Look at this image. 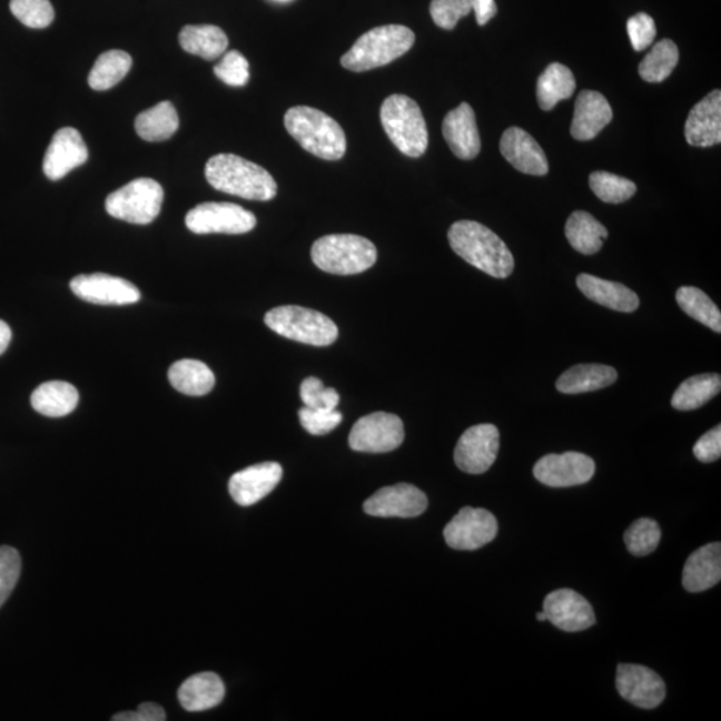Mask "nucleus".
Wrapping results in <instances>:
<instances>
[{"label":"nucleus","instance_id":"37998d69","mask_svg":"<svg viewBox=\"0 0 721 721\" xmlns=\"http://www.w3.org/2000/svg\"><path fill=\"white\" fill-rule=\"evenodd\" d=\"M20 571H22V560L16 547L0 546V608L18 584Z\"/></svg>","mask_w":721,"mask_h":721},{"label":"nucleus","instance_id":"e433bc0d","mask_svg":"<svg viewBox=\"0 0 721 721\" xmlns=\"http://www.w3.org/2000/svg\"><path fill=\"white\" fill-rule=\"evenodd\" d=\"M679 62L678 46L670 39L660 40L639 66L640 77L650 83L663 82Z\"/></svg>","mask_w":721,"mask_h":721},{"label":"nucleus","instance_id":"de8ad7c7","mask_svg":"<svg viewBox=\"0 0 721 721\" xmlns=\"http://www.w3.org/2000/svg\"><path fill=\"white\" fill-rule=\"evenodd\" d=\"M693 454L701 463H713L721 456V426L713 427L698 439Z\"/></svg>","mask_w":721,"mask_h":721},{"label":"nucleus","instance_id":"58836bf2","mask_svg":"<svg viewBox=\"0 0 721 721\" xmlns=\"http://www.w3.org/2000/svg\"><path fill=\"white\" fill-rule=\"evenodd\" d=\"M660 540V526L656 521L651 518L634 521L624 534L626 550L638 557L648 556L656 551Z\"/></svg>","mask_w":721,"mask_h":721},{"label":"nucleus","instance_id":"864d4df0","mask_svg":"<svg viewBox=\"0 0 721 721\" xmlns=\"http://www.w3.org/2000/svg\"><path fill=\"white\" fill-rule=\"evenodd\" d=\"M279 2H286V0H279Z\"/></svg>","mask_w":721,"mask_h":721},{"label":"nucleus","instance_id":"473e14b6","mask_svg":"<svg viewBox=\"0 0 721 721\" xmlns=\"http://www.w3.org/2000/svg\"><path fill=\"white\" fill-rule=\"evenodd\" d=\"M178 127L176 107L167 100L140 112L136 119L138 136L147 142H164L177 132Z\"/></svg>","mask_w":721,"mask_h":721},{"label":"nucleus","instance_id":"c9c22d12","mask_svg":"<svg viewBox=\"0 0 721 721\" xmlns=\"http://www.w3.org/2000/svg\"><path fill=\"white\" fill-rule=\"evenodd\" d=\"M680 309L688 316L710 327L713 332L721 333V313L717 304L703 290L693 286H683L676 292Z\"/></svg>","mask_w":721,"mask_h":721},{"label":"nucleus","instance_id":"6ab92c4d","mask_svg":"<svg viewBox=\"0 0 721 721\" xmlns=\"http://www.w3.org/2000/svg\"><path fill=\"white\" fill-rule=\"evenodd\" d=\"M283 466L263 463L233 474L229 481L230 496L238 505L250 506L270 494L283 478Z\"/></svg>","mask_w":721,"mask_h":721},{"label":"nucleus","instance_id":"0eeeda50","mask_svg":"<svg viewBox=\"0 0 721 721\" xmlns=\"http://www.w3.org/2000/svg\"><path fill=\"white\" fill-rule=\"evenodd\" d=\"M265 324L287 339L313 346H329L338 338L333 319L309 307L287 305L266 313Z\"/></svg>","mask_w":721,"mask_h":721},{"label":"nucleus","instance_id":"393cba45","mask_svg":"<svg viewBox=\"0 0 721 721\" xmlns=\"http://www.w3.org/2000/svg\"><path fill=\"white\" fill-rule=\"evenodd\" d=\"M577 287L587 299L612 310L632 313L638 309L640 299L638 294L623 284L601 279L591 274H580L576 279Z\"/></svg>","mask_w":721,"mask_h":721},{"label":"nucleus","instance_id":"ea45409f","mask_svg":"<svg viewBox=\"0 0 721 721\" xmlns=\"http://www.w3.org/2000/svg\"><path fill=\"white\" fill-rule=\"evenodd\" d=\"M10 10L19 22L30 29H46L56 18L50 0H11Z\"/></svg>","mask_w":721,"mask_h":721},{"label":"nucleus","instance_id":"dca6fc26","mask_svg":"<svg viewBox=\"0 0 721 721\" xmlns=\"http://www.w3.org/2000/svg\"><path fill=\"white\" fill-rule=\"evenodd\" d=\"M426 494L412 484L385 486L364 504V511L374 517L413 518L426 511Z\"/></svg>","mask_w":721,"mask_h":721},{"label":"nucleus","instance_id":"9b49d317","mask_svg":"<svg viewBox=\"0 0 721 721\" xmlns=\"http://www.w3.org/2000/svg\"><path fill=\"white\" fill-rule=\"evenodd\" d=\"M496 517L483 507L466 506L445 526L446 544L457 551H476L496 539Z\"/></svg>","mask_w":721,"mask_h":721},{"label":"nucleus","instance_id":"f03ea898","mask_svg":"<svg viewBox=\"0 0 721 721\" xmlns=\"http://www.w3.org/2000/svg\"><path fill=\"white\" fill-rule=\"evenodd\" d=\"M205 177L214 189L230 196L250 200H270L277 196V182L269 171L234 154L210 158Z\"/></svg>","mask_w":721,"mask_h":721},{"label":"nucleus","instance_id":"79ce46f5","mask_svg":"<svg viewBox=\"0 0 721 721\" xmlns=\"http://www.w3.org/2000/svg\"><path fill=\"white\" fill-rule=\"evenodd\" d=\"M214 73L224 83L233 87H243L249 82V62L239 51L226 52L220 62L214 67Z\"/></svg>","mask_w":721,"mask_h":721},{"label":"nucleus","instance_id":"423d86ee","mask_svg":"<svg viewBox=\"0 0 721 721\" xmlns=\"http://www.w3.org/2000/svg\"><path fill=\"white\" fill-rule=\"evenodd\" d=\"M379 116L387 137L404 156H424L429 144V134L417 102L409 97L394 93L381 106Z\"/></svg>","mask_w":721,"mask_h":721},{"label":"nucleus","instance_id":"72a5a7b5","mask_svg":"<svg viewBox=\"0 0 721 721\" xmlns=\"http://www.w3.org/2000/svg\"><path fill=\"white\" fill-rule=\"evenodd\" d=\"M721 389V377L717 373L699 374L681 383L673 393L672 406L681 412L699 409L717 397Z\"/></svg>","mask_w":721,"mask_h":721},{"label":"nucleus","instance_id":"4be33fe9","mask_svg":"<svg viewBox=\"0 0 721 721\" xmlns=\"http://www.w3.org/2000/svg\"><path fill=\"white\" fill-rule=\"evenodd\" d=\"M687 142L694 147H711L721 142V92L713 90L694 105L687 118Z\"/></svg>","mask_w":721,"mask_h":721},{"label":"nucleus","instance_id":"6e6552de","mask_svg":"<svg viewBox=\"0 0 721 721\" xmlns=\"http://www.w3.org/2000/svg\"><path fill=\"white\" fill-rule=\"evenodd\" d=\"M162 186L151 178H138L120 187L106 199V210L111 217L129 224L149 225L162 209Z\"/></svg>","mask_w":721,"mask_h":721},{"label":"nucleus","instance_id":"3c124183","mask_svg":"<svg viewBox=\"0 0 721 721\" xmlns=\"http://www.w3.org/2000/svg\"><path fill=\"white\" fill-rule=\"evenodd\" d=\"M12 333L10 326L0 319V356L7 350L10 345Z\"/></svg>","mask_w":721,"mask_h":721},{"label":"nucleus","instance_id":"5701e85b","mask_svg":"<svg viewBox=\"0 0 721 721\" xmlns=\"http://www.w3.org/2000/svg\"><path fill=\"white\" fill-rule=\"evenodd\" d=\"M612 107L603 93L584 90L574 103L571 134L577 140L596 138L601 130L611 124Z\"/></svg>","mask_w":721,"mask_h":721},{"label":"nucleus","instance_id":"a211bd4d","mask_svg":"<svg viewBox=\"0 0 721 721\" xmlns=\"http://www.w3.org/2000/svg\"><path fill=\"white\" fill-rule=\"evenodd\" d=\"M89 159V150L80 132L65 127L52 137L43 160V171L51 180H59Z\"/></svg>","mask_w":721,"mask_h":721},{"label":"nucleus","instance_id":"4c0bfd02","mask_svg":"<svg viewBox=\"0 0 721 721\" xmlns=\"http://www.w3.org/2000/svg\"><path fill=\"white\" fill-rule=\"evenodd\" d=\"M590 186L594 196L606 204H623L631 199L638 190L632 180L606 171L592 172Z\"/></svg>","mask_w":721,"mask_h":721},{"label":"nucleus","instance_id":"cd10ccee","mask_svg":"<svg viewBox=\"0 0 721 721\" xmlns=\"http://www.w3.org/2000/svg\"><path fill=\"white\" fill-rule=\"evenodd\" d=\"M79 403L77 387L65 381H49L31 394L33 411L46 417H65L76 411Z\"/></svg>","mask_w":721,"mask_h":721},{"label":"nucleus","instance_id":"bb28decb","mask_svg":"<svg viewBox=\"0 0 721 721\" xmlns=\"http://www.w3.org/2000/svg\"><path fill=\"white\" fill-rule=\"evenodd\" d=\"M618 372L612 366L600 364L576 365L557 379V391L564 394H581L604 389L616 383Z\"/></svg>","mask_w":721,"mask_h":721},{"label":"nucleus","instance_id":"c85d7f7f","mask_svg":"<svg viewBox=\"0 0 721 721\" xmlns=\"http://www.w3.org/2000/svg\"><path fill=\"white\" fill-rule=\"evenodd\" d=\"M179 45L186 52L206 60L223 57L229 39L223 29L213 24L185 26L179 32Z\"/></svg>","mask_w":721,"mask_h":721},{"label":"nucleus","instance_id":"a19ab883","mask_svg":"<svg viewBox=\"0 0 721 721\" xmlns=\"http://www.w3.org/2000/svg\"><path fill=\"white\" fill-rule=\"evenodd\" d=\"M300 399L310 409H337L339 394L333 387H325L317 377H307L299 387Z\"/></svg>","mask_w":721,"mask_h":721},{"label":"nucleus","instance_id":"2f4dec72","mask_svg":"<svg viewBox=\"0 0 721 721\" xmlns=\"http://www.w3.org/2000/svg\"><path fill=\"white\" fill-rule=\"evenodd\" d=\"M576 90V80L566 66L551 63L537 80V100L541 109L551 111L561 100L570 99Z\"/></svg>","mask_w":721,"mask_h":721},{"label":"nucleus","instance_id":"f8f14e48","mask_svg":"<svg viewBox=\"0 0 721 721\" xmlns=\"http://www.w3.org/2000/svg\"><path fill=\"white\" fill-rule=\"evenodd\" d=\"M498 450L497 427L492 424L474 425L460 437L454 463L465 473H485L496 461Z\"/></svg>","mask_w":721,"mask_h":721},{"label":"nucleus","instance_id":"49530a36","mask_svg":"<svg viewBox=\"0 0 721 721\" xmlns=\"http://www.w3.org/2000/svg\"><path fill=\"white\" fill-rule=\"evenodd\" d=\"M626 30L633 49L636 51H644L652 46L654 38H656L654 20L644 12L636 13V16L628 19Z\"/></svg>","mask_w":721,"mask_h":721},{"label":"nucleus","instance_id":"7c9ffc66","mask_svg":"<svg viewBox=\"0 0 721 721\" xmlns=\"http://www.w3.org/2000/svg\"><path fill=\"white\" fill-rule=\"evenodd\" d=\"M565 236L574 250L585 254V256H592L603 247L608 230L590 213L579 210L572 213L567 218Z\"/></svg>","mask_w":721,"mask_h":721},{"label":"nucleus","instance_id":"f3484780","mask_svg":"<svg viewBox=\"0 0 721 721\" xmlns=\"http://www.w3.org/2000/svg\"><path fill=\"white\" fill-rule=\"evenodd\" d=\"M543 612L547 621L565 632H581L596 624L590 601L567 587L547 594Z\"/></svg>","mask_w":721,"mask_h":721},{"label":"nucleus","instance_id":"09e8293b","mask_svg":"<svg viewBox=\"0 0 721 721\" xmlns=\"http://www.w3.org/2000/svg\"><path fill=\"white\" fill-rule=\"evenodd\" d=\"M166 711L156 703H142L137 711H125L113 714V721H165Z\"/></svg>","mask_w":721,"mask_h":721},{"label":"nucleus","instance_id":"c03bdc74","mask_svg":"<svg viewBox=\"0 0 721 721\" xmlns=\"http://www.w3.org/2000/svg\"><path fill=\"white\" fill-rule=\"evenodd\" d=\"M471 11V0H432L431 3L433 22L444 30H453Z\"/></svg>","mask_w":721,"mask_h":721},{"label":"nucleus","instance_id":"a878e982","mask_svg":"<svg viewBox=\"0 0 721 721\" xmlns=\"http://www.w3.org/2000/svg\"><path fill=\"white\" fill-rule=\"evenodd\" d=\"M225 698L223 679L214 672L192 674L178 691L180 705L189 712H203L217 707Z\"/></svg>","mask_w":721,"mask_h":721},{"label":"nucleus","instance_id":"c756f323","mask_svg":"<svg viewBox=\"0 0 721 721\" xmlns=\"http://www.w3.org/2000/svg\"><path fill=\"white\" fill-rule=\"evenodd\" d=\"M169 381L174 389L192 397L205 396L216 385L210 367L197 359H180L172 364Z\"/></svg>","mask_w":721,"mask_h":721},{"label":"nucleus","instance_id":"f257e3e1","mask_svg":"<svg viewBox=\"0 0 721 721\" xmlns=\"http://www.w3.org/2000/svg\"><path fill=\"white\" fill-rule=\"evenodd\" d=\"M451 247L467 264L487 276L507 278L514 270V258L503 239L474 220H458L447 231Z\"/></svg>","mask_w":721,"mask_h":721},{"label":"nucleus","instance_id":"a18cd8bd","mask_svg":"<svg viewBox=\"0 0 721 721\" xmlns=\"http://www.w3.org/2000/svg\"><path fill=\"white\" fill-rule=\"evenodd\" d=\"M298 417L304 429L313 436L330 433L343 421V414L337 409H310L306 406L300 407Z\"/></svg>","mask_w":721,"mask_h":721},{"label":"nucleus","instance_id":"20e7f679","mask_svg":"<svg viewBox=\"0 0 721 721\" xmlns=\"http://www.w3.org/2000/svg\"><path fill=\"white\" fill-rule=\"evenodd\" d=\"M416 42L411 29L401 24L379 26L360 36L340 58L346 70L363 72L393 62L409 51Z\"/></svg>","mask_w":721,"mask_h":721},{"label":"nucleus","instance_id":"39448f33","mask_svg":"<svg viewBox=\"0 0 721 721\" xmlns=\"http://www.w3.org/2000/svg\"><path fill=\"white\" fill-rule=\"evenodd\" d=\"M312 259L318 269L337 276L364 273L376 264L377 249L372 240L354 234H332L312 246Z\"/></svg>","mask_w":721,"mask_h":721},{"label":"nucleus","instance_id":"603ef678","mask_svg":"<svg viewBox=\"0 0 721 721\" xmlns=\"http://www.w3.org/2000/svg\"><path fill=\"white\" fill-rule=\"evenodd\" d=\"M537 620L539 621H546V614L544 612H539L537 613Z\"/></svg>","mask_w":721,"mask_h":721},{"label":"nucleus","instance_id":"f704fd0d","mask_svg":"<svg viewBox=\"0 0 721 721\" xmlns=\"http://www.w3.org/2000/svg\"><path fill=\"white\" fill-rule=\"evenodd\" d=\"M131 66L132 59L126 51L103 52L90 71L89 86L97 91L109 90L127 76Z\"/></svg>","mask_w":721,"mask_h":721},{"label":"nucleus","instance_id":"1a4fd4ad","mask_svg":"<svg viewBox=\"0 0 721 721\" xmlns=\"http://www.w3.org/2000/svg\"><path fill=\"white\" fill-rule=\"evenodd\" d=\"M186 226L194 234H245L257 226V218L236 204L206 203L187 213Z\"/></svg>","mask_w":721,"mask_h":721},{"label":"nucleus","instance_id":"b1692460","mask_svg":"<svg viewBox=\"0 0 721 721\" xmlns=\"http://www.w3.org/2000/svg\"><path fill=\"white\" fill-rule=\"evenodd\" d=\"M721 580V544L711 543L699 547L688 557L683 571V586L688 592L710 590Z\"/></svg>","mask_w":721,"mask_h":721},{"label":"nucleus","instance_id":"ddd939ff","mask_svg":"<svg viewBox=\"0 0 721 721\" xmlns=\"http://www.w3.org/2000/svg\"><path fill=\"white\" fill-rule=\"evenodd\" d=\"M596 464L586 454L566 452L546 454L533 467L534 477L551 487H571L586 484L594 476Z\"/></svg>","mask_w":721,"mask_h":721},{"label":"nucleus","instance_id":"4468645a","mask_svg":"<svg viewBox=\"0 0 721 721\" xmlns=\"http://www.w3.org/2000/svg\"><path fill=\"white\" fill-rule=\"evenodd\" d=\"M70 287L78 298L96 305L124 306L137 304L140 299L136 285L103 273L80 274L71 280Z\"/></svg>","mask_w":721,"mask_h":721},{"label":"nucleus","instance_id":"aec40b11","mask_svg":"<svg viewBox=\"0 0 721 721\" xmlns=\"http://www.w3.org/2000/svg\"><path fill=\"white\" fill-rule=\"evenodd\" d=\"M500 151L521 172L541 177L550 171L545 152L537 140L520 127H511L503 134Z\"/></svg>","mask_w":721,"mask_h":721},{"label":"nucleus","instance_id":"2eb2a0df","mask_svg":"<svg viewBox=\"0 0 721 721\" xmlns=\"http://www.w3.org/2000/svg\"><path fill=\"white\" fill-rule=\"evenodd\" d=\"M616 688L620 697L643 710H653L665 699L663 679L650 668L639 664H619Z\"/></svg>","mask_w":721,"mask_h":721},{"label":"nucleus","instance_id":"412c9836","mask_svg":"<svg viewBox=\"0 0 721 721\" xmlns=\"http://www.w3.org/2000/svg\"><path fill=\"white\" fill-rule=\"evenodd\" d=\"M443 134L454 156L470 160L481 151V138L477 127L476 113L472 106L461 103L456 109L446 113L443 122Z\"/></svg>","mask_w":721,"mask_h":721},{"label":"nucleus","instance_id":"8fccbe9b","mask_svg":"<svg viewBox=\"0 0 721 721\" xmlns=\"http://www.w3.org/2000/svg\"><path fill=\"white\" fill-rule=\"evenodd\" d=\"M471 3L472 11L476 13V20L480 26H485L496 17L497 4L494 0H471Z\"/></svg>","mask_w":721,"mask_h":721},{"label":"nucleus","instance_id":"9d476101","mask_svg":"<svg viewBox=\"0 0 721 721\" xmlns=\"http://www.w3.org/2000/svg\"><path fill=\"white\" fill-rule=\"evenodd\" d=\"M403 421L396 414L376 412L366 414L353 425L349 445L363 453H387L404 443Z\"/></svg>","mask_w":721,"mask_h":721},{"label":"nucleus","instance_id":"7ed1b4c3","mask_svg":"<svg viewBox=\"0 0 721 721\" xmlns=\"http://www.w3.org/2000/svg\"><path fill=\"white\" fill-rule=\"evenodd\" d=\"M285 127L313 156L325 160H338L345 156V131L323 111L309 106L292 107L285 113Z\"/></svg>","mask_w":721,"mask_h":721}]
</instances>
